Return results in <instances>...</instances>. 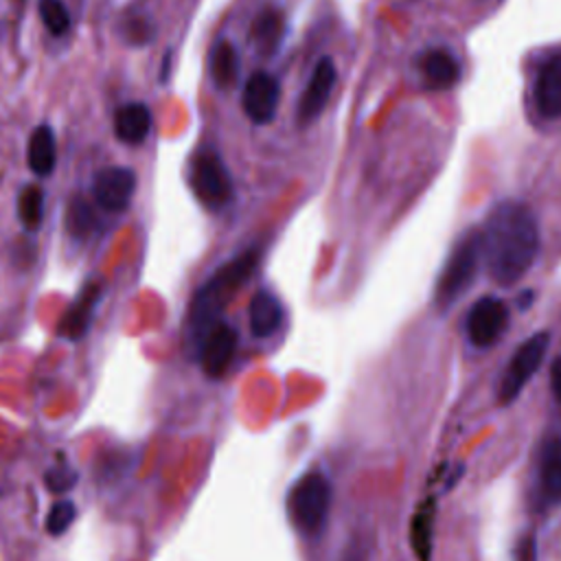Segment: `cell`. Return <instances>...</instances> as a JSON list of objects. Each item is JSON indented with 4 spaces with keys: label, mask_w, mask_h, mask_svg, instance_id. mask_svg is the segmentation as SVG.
Wrapping results in <instances>:
<instances>
[{
    "label": "cell",
    "mask_w": 561,
    "mask_h": 561,
    "mask_svg": "<svg viewBox=\"0 0 561 561\" xmlns=\"http://www.w3.org/2000/svg\"><path fill=\"white\" fill-rule=\"evenodd\" d=\"M482 259L500 285L517 283L539 252V228L533 210L515 199H504L489 213L482 230Z\"/></svg>",
    "instance_id": "cell-1"
},
{
    "label": "cell",
    "mask_w": 561,
    "mask_h": 561,
    "mask_svg": "<svg viewBox=\"0 0 561 561\" xmlns=\"http://www.w3.org/2000/svg\"><path fill=\"white\" fill-rule=\"evenodd\" d=\"M259 254L256 250H248L226 265H221L195 294L188 311V324L195 331L206 333L226 309V305L234 298L241 285L252 276L256 267Z\"/></svg>",
    "instance_id": "cell-2"
},
{
    "label": "cell",
    "mask_w": 561,
    "mask_h": 561,
    "mask_svg": "<svg viewBox=\"0 0 561 561\" xmlns=\"http://www.w3.org/2000/svg\"><path fill=\"white\" fill-rule=\"evenodd\" d=\"M482 259V239L480 230H471L460 237L447 256L438 283H436V305L445 311L449 309L473 283L478 263Z\"/></svg>",
    "instance_id": "cell-3"
},
{
    "label": "cell",
    "mask_w": 561,
    "mask_h": 561,
    "mask_svg": "<svg viewBox=\"0 0 561 561\" xmlns=\"http://www.w3.org/2000/svg\"><path fill=\"white\" fill-rule=\"evenodd\" d=\"M331 506V484L322 473L302 476L287 495L291 524L302 535H318Z\"/></svg>",
    "instance_id": "cell-4"
},
{
    "label": "cell",
    "mask_w": 561,
    "mask_h": 561,
    "mask_svg": "<svg viewBox=\"0 0 561 561\" xmlns=\"http://www.w3.org/2000/svg\"><path fill=\"white\" fill-rule=\"evenodd\" d=\"M188 184L195 197L208 208H221L232 197V180L221 160L213 149H199L188 167Z\"/></svg>",
    "instance_id": "cell-5"
},
{
    "label": "cell",
    "mask_w": 561,
    "mask_h": 561,
    "mask_svg": "<svg viewBox=\"0 0 561 561\" xmlns=\"http://www.w3.org/2000/svg\"><path fill=\"white\" fill-rule=\"evenodd\" d=\"M548 342H550V335L546 331H539L519 344L500 381L497 397L502 403H511L522 392V388L530 381V377L537 373V368L546 357Z\"/></svg>",
    "instance_id": "cell-6"
},
{
    "label": "cell",
    "mask_w": 561,
    "mask_h": 561,
    "mask_svg": "<svg viewBox=\"0 0 561 561\" xmlns=\"http://www.w3.org/2000/svg\"><path fill=\"white\" fill-rule=\"evenodd\" d=\"M506 320H508V311L506 305L493 296H484L480 298L467 313L465 320V329H467V337L473 346H491L506 329Z\"/></svg>",
    "instance_id": "cell-7"
},
{
    "label": "cell",
    "mask_w": 561,
    "mask_h": 561,
    "mask_svg": "<svg viewBox=\"0 0 561 561\" xmlns=\"http://www.w3.org/2000/svg\"><path fill=\"white\" fill-rule=\"evenodd\" d=\"M136 188V175L127 167H105L94 175L92 193L103 210H125Z\"/></svg>",
    "instance_id": "cell-8"
},
{
    "label": "cell",
    "mask_w": 561,
    "mask_h": 561,
    "mask_svg": "<svg viewBox=\"0 0 561 561\" xmlns=\"http://www.w3.org/2000/svg\"><path fill=\"white\" fill-rule=\"evenodd\" d=\"M278 99H280V88L276 77H272L270 72H254L245 81L241 103L248 118L263 125L276 116Z\"/></svg>",
    "instance_id": "cell-9"
},
{
    "label": "cell",
    "mask_w": 561,
    "mask_h": 561,
    "mask_svg": "<svg viewBox=\"0 0 561 561\" xmlns=\"http://www.w3.org/2000/svg\"><path fill=\"white\" fill-rule=\"evenodd\" d=\"M335 79H337V72H335L333 59L322 57L316 64V68L307 81V88L300 94V101H298V121L300 123H311L316 116H320V112L324 110V105L333 92Z\"/></svg>",
    "instance_id": "cell-10"
},
{
    "label": "cell",
    "mask_w": 561,
    "mask_h": 561,
    "mask_svg": "<svg viewBox=\"0 0 561 561\" xmlns=\"http://www.w3.org/2000/svg\"><path fill=\"white\" fill-rule=\"evenodd\" d=\"M237 348V333L224 322H215L204 333L202 346V368L208 377H221L230 366Z\"/></svg>",
    "instance_id": "cell-11"
},
{
    "label": "cell",
    "mask_w": 561,
    "mask_h": 561,
    "mask_svg": "<svg viewBox=\"0 0 561 561\" xmlns=\"http://www.w3.org/2000/svg\"><path fill=\"white\" fill-rule=\"evenodd\" d=\"M533 94L543 118H561V50L539 66Z\"/></svg>",
    "instance_id": "cell-12"
},
{
    "label": "cell",
    "mask_w": 561,
    "mask_h": 561,
    "mask_svg": "<svg viewBox=\"0 0 561 561\" xmlns=\"http://www.w3.org/2000/svg\"><path fill=\"white\" fill-rule=\"evenodd\" d=\"M99 294H101V287L90 283L81 289V294L75 298V302L68 307V311L64 313L61 322H59V333L68 340H79L90 322H92V313H94V307H96V300H99Z\"/></svg>",
    "instance_id": "cell-13"
},
{
    "label": "cell",
    "mask_w": 561,
    "mask_h": 561,
    "mask_svg": "<svg viewBox=\"0 0 561 561\" xmlns=\"http://www.w3.org/2000/svg\"><path fill=\"white\" fill-rule=\"evenodd\" d=\"M425 83L436 90H447L460 79V66L447 48H432L421 57Z\"/></svg>",
    "instance_id": "cell-14"
},
{
    "label": "cell",
    "mask_w": 561,
    "mask_h": 561,
    "mask_svg": "<svg viewBox=\"0 0 561 561\" xmlns=\"http://www.w3.org/2000/svg\"><path fill=\"white\" fill-rule=\"evenodd\" d=\"M151 129V112L142 103H125L116 110L114 131L127 145H140Z\"/></svg>",
    "instance_id": "cell-15"
},
{
    "label": "cell",
    "mask_w": 561,
    "mask_h": 561,
    "mask_svg": "<svg viewBox=\"0 0 561 561\" xmlns=\"http://www.w3.org/2000/svg\"><path fill=\"white\" fill-rule=\"evenodd\" d=\"M285 33V20L283 13L276 7H265L256 13L250 31V39L263 55H272Z\"/></svg>",
    "instance_id": "cell-16"
},
{
    "label": "cell",
    "mask_w": 561,
    "mask_h": 561,
    "mask_svg": "<svg viewBox=\"0 0 561 561\" xmlns=\"http://www.w3.org/2000/svg\"><path fill=\"white\" fill-rule=\"evenodd\" d=\"M283 322V307L270 291H256L250 302V331L256 337L272 335Z\"/></svg>",
    "instance_id": "cell-17"
},
{
    "label": "cell",
    "mask_w": 561,
    "mask_h": 561,
    "mask_svg": "<svg viewBox=\"0 0 561 561\" xmlns=\"http://www.w3.org/2000/svg\"><path fill=\"white\" fill-rule=\"evenodd\" d=\"M26 160L31 171L37 175H48L53 171L57 160V145H55V134L48 125H39L33 129L28 138Z\"/></svg>",
    "instance_id": "cell-18"
},
{
    "label": "cell",
    "mask_w": 561,
    "mask_h": 561,
    "mask_svg": "<svg viewBox=\"0 0 561 561\" xmlns=\"http://www.w3.org/2000/svg\"><path fill=\"white\" fill-rule=\"evenodd\" d=\"M539 486L546 500L561 502V438H554L543 449L539 467Z\"/></svg>",
    "instance_id": "cell-19"
},
{
    "label": "cell",
    "mask_w": 561,
    "mask_h": 561,
    "mask_svg": "<svg viewBox=\"0 0 561 561\" xmlns=\"http://www.w3.org/2000/svg\"><path fill=\"white\" fill-rule=\"evenodd\" d=\"M434 500H427L419 506L414 519H412V548L419 561H430V552H432V533H434Z\"/></svg>",
    "instance_id": "cell-20"
},
{
    "label": "cell",
    "mask_w": 561,
    "mask_h": 561,
    "mask_svg": "<svg viewBox=\"0 0 561 561\" xmlns=\"http://www.w3.org/2000/svg\"><path fill=\"white\" fill-rule=\"evenodd\" d=\"M239 72V57L230 42L221 39L210 53V75L219 88H230Z\"/></svg>",
    "instance_id": "cell-21"
},
{
    "label": "cell",
    "mask_w": 561,
    "mask_h": 561,
    "mask_svg": "<svg viewBox=\"0 0 561 561\" xmlns=\"http://www.w3.org/2000/svg\"><path fill=\"white\" fill-rule=\"evenodd\" d=\"M42 213H44V195L42 188L35 184H28L20 191L18 195V217L22 221V226L35 230L42 221Z\"/></svg>",
    "instance_id": "cell-22"
},
{
    "label": "cell",
    "mask_w": 561,
    "mask_h": 561,
    "mask_svg": "<svg viewBox=\"0 0 561 561\" xmlns=\"http://www.w3.org/2000/svg\"><path fill=\"white\" fill-rule=\"evenodd\" d=\"M66 228L75 237H85V234L92 232V228H94V210H92V206L83 197H75L68 204Z\"/></svg>",
    "instance_id": "cell-23"
},
{
    "label": "cell",
    "mask_w": 561,
    "mask_h": 561,
    "mask_svg": "<svg viewBox=\"0 0 561 561\" xmlns=\"http://www.w3.org/2000/svg\"><path fill=\"white\" fill-rule=\"evenodd\" d=\"M39 20L42 24L53 33V35H64L70 28V13L61 0H39L37 4Z\"/></svg>",
    "instance_id": "cell-24"
},
{
    "label": "cell",
    "mask_w": 561,
    "mask_h": 561,
    "mask_svg": "<svg viewBox=\"0 0 561 561\" xmlns=\"http://www.w3.org/2000/svg\"><path fill=\"white\" fill-rule=\"evenodd\" d=\"M77 517V506L70 500H59L46 517V530L50 535H61Z\"/></svg>",
    "instance_id": "cell-25"
},
{
    "label": "cell",
    "mask_w": 561,
    "mask_h": 561,
    "mask_svg": "<svg viewBox=\"0 0 561 561\" xmlns=\"http://www.w3.org/2000/svg\"><path fill=\"white\" fill-rule=\"evenodd\" d=\"M46 480V486L55 493H61V491H68L75 486V480H77V473L68 467V465H57L53 469L46 471L44 476Z\"/></svg>",
    "instance_id": "cell-26"
},
{
    "label": "cell",
    "mask_w": 561,
    "mask_h": 561,
    "mask_svg": "<svg viewBox=\"0 0 561 561\" xmlns=\"http://www.w3.org/2000/svg\"><path fill=\"white\" fill-rule=\"evenodd\" d=\"M550 388H552L557 401H561V357H557L550 368Z\"/></svg>",
    "instance_id": "cell-27"
},
{
    "label": "cell",
    "mask_w": 561,
    "mask_h": 561,
    "mask_svg": "<svg viewBox=\"0 0 561 561\" xmlns=\"http://www.w3.org/2000/svg\"><path fill=\"white\" fill-rule=\"evenodd\" d=\"M15 2H22V0H15Z\"/></svg>",
    "instance_id": "cell-28"
}]
</instances>
